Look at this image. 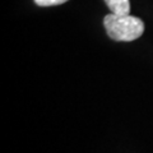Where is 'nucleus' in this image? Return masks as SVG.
<instances>
[{
	"mask_svg": "<svg viewBox=\"0 0 153 153\" xmlns=\"http://www.w3.org/2000/svg\"><path fill=\"white\" fill-rule=\"evenodd\" d=\"M107 35L115 41H134L144 32V23L142 19L129 14H107L103 19Z\"/></svg>",
	"mask_w": 153,
	"mask_h": 153,
	"instance_id": "nucleus-1",
	"label": "nucleus"
},
{
	"mask_svg": "<svg viewBox=\"0 0 153 153\" xmlns=\"http://www.w3.org/2000/svg\"><path fill=\"white\" fill-rule=\"evenodd\" d=\"M105 3L111 10V13L120 14V16L130 13V3H129V0H105Z\"/></svg>",
	"mask_w": 153,
	"mask_h": 153,
	"instance_id": "nucleus-2",
	"label": "nucleus"
},
{
	"mask_svg": "<svg viewBox=\"0 0 153 153\" xmlns=\"http://www.w3.org/2000/svg\"><path fill=\"white\" fill-rule=\"evenodd\" d=\"M68 0H35V3L40 7H54L66 3Z\"/></svg>",
	"mask_w": 153,
	"mask_h": 153,
	"instance_id": "nucleus-3",
	"label": "nucleus"
}]
</instances>
